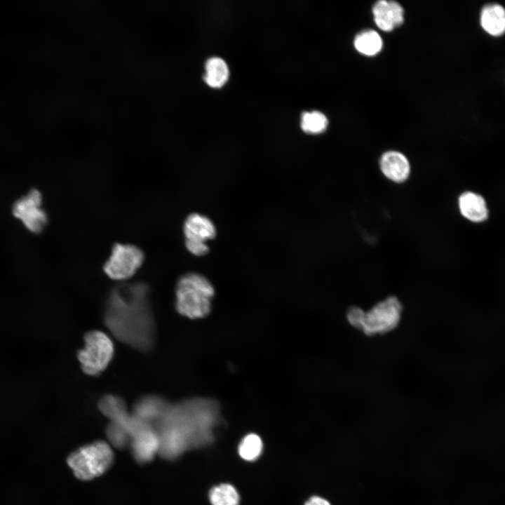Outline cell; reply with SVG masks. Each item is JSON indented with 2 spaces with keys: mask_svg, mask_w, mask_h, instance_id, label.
<instances>
[{
  "mask_svg": "<svg viewBox=\"0 0 505 505\" xmlns=\"http://www.w3.org/2000/svg\"><path fill=\"white\" fill-rule=\"evenodd\" d=\"M105 321L119 340L141 351L151 349L156 330L148 287L136 283L114 288L107 299Z\"/></svg>",
  "mask_w": 505,
  "mask_h": 505,
  "instance_id": "1",
  "label": "cell"
},
{
  "mask_svg": "<svg viewBox=\"0 0 505 505\" xmlns=\"http://www.w3.org/2000/svg\"><path fill=\"white\" fill-rule=\"evenodd\" d=\"M114 453L109 445L99 440L80 447L67 459L76 478L89 480L104 473L112 464Z\"/></svg>",
  "mask_w": 505,
  "mask_h": 505,
  "instance_id": "4",
  "label": "cell"
},
{
  "mask_svg": "<svg viewBox=\"0 0 505 505\" xmlns=\"http://www.w3.org/2000/svg\"><path fill=\"white\" fill-rule=\"evenodd\" d=\"M41 202L40 192L32 189L13 205L14 216L20 219L25 226L34 233L41 232L47 223L46 214L41 208Z\"/></svg>",
  "mask_w": 505,
  "mask_h": 505,
  "instance_id": "9",
  "label": "cell"
},
{
  "mask_svg": "<svg viewBox=\"0 0 505 505\" xmlns=\"http://www.w3.org/2000/svg\"><path fill=\"white\" fill-rule=\"evenodd\" d=\"M458 203L459 210L465 218L474 222H480L487 218L488 211L481 196L466 191L459 196Z\"/></svg>",
  "mask_w": 505,
  "mask_h": 505,
  "instance_id": "15",
  "label": "cell"
},
{
  "mask_svg": "<svg viewBox=\"0 0 505 505\" xmlns=\"http://www.w3.org/2000/svg\"><path fill=\"white\" fill-rule=\"evenodd\" d=\"M175 295L177 311L189 318H199L210 310L214 288L205 276L190 272L180 278Z\"/></svg>",
  "mask_w": 505,
  "mask_h": 505,
  "instance_id": "3",
  "label": "cell"
},
{
  "mask_svg": "<svg viewBox=\"0 0 505 505\" xmlns=\"http://www.w3.org/2000/svg\"><path fill=\"white\" fill-rule=\"evenodd\" d=\"M106 433L110 443L116 447H123L130 442L127 431L116 423L112 422L107 428Z\"/></svg>",
  "mask_w": 505,
  "mask_h": 505,
  "instance_id": "22",
  "label": "cell"
},
{
  "mask_svg": "<svg viewBox=\"0 0 505 505\" xmlns=\"http://www.w3.org/2000/svg\"><path fill=\"white\" fill-rule=\"evenodd\" d=\"M144 259L143 252L131 244L116 243L104 264L105 274L111 278L126 280L140 269Z\"/></svg>",
  "mask_w": 505,
  "mask_h": 505,
  "instance_id": "7",
  "label": "cell"
},
{
  "mask_svg": "<svg viewBox=\"0 0 505 505\" xmlns=\"http://www.w3.org/2000/svg\"><path fill=\"white\" fill-rule=\"evenodd\" d=\"M84 346L79 350L78 358L82 370L89 375H97L112 358L114 344L107 335L93 330L86 334Z\"/></svg>",
  "mask_w": 505,
  "mask_h": 505,
  "instance_id": "6",
  "label": "cell"
},
{
  "mask_svg": "<svg viewBox=\"0 0 505 505\" xmlns=\"http://www.w3.org/2000/svg\"><path fill=\"white\" fill-rule=\"evenodd\" d=\"M328 125L326 116L321 112H304L302 116V129L309 133L318 134L324 131Z\"/></svg>",
  "mask_w": 505,
  "mask_h": 505,
  "instance_id": "21",
  "label": "cell"
},
{
  "mask_svg": "<svg viewBox=\"0 0 505 505\" xmlns=\"http://www.w3.org/2000/svg\"><path fill=\"white\" fill-rule=\"evenodd\" d=\"M206 75L204 79L211 87L222 86L229 77V69L226 62L220 58L213 57L206 63Z\"/></svg>",
  "mask_w": 505,
  "mask_h": 505,
  "instance_id": "17",
  "label": "cell"
},
{
  "mask_svg": "<svg viewBox=\"0 0 505 505\" xmlns=\"http://www.w3.org/2000/svg\"><path fill=\"white\" fill-rule=\"evenodd\" d=\"M185 245L189 252L201 256L208 252L206 242L215 238L216 229L206 216L191 213L185 220L183 227Z\"/></svg>",
  "mask_w": 505,
  "mask_h": 505,
  "instance_id": "8",
  "label": "cell"
},
{
  "mask_svg": "<svg viewBox=\"0 0 505 505\" xmlns=\"http://www.w3.org/2000/svg\"><path fill=\"white\" fill-rule=\"evenodd\" d=\"M215 413L214 403L206 400L169 405L154 426L160 438L159 454L173 459L189 447L201 444L208 438V429L214 423Z\"/></svg>",
  "mask_w": 505,
  "mask_h": 505,
  "instance_id": "2",
  "label": "cell"
},
{
  "mask_svg": "<svg viewBox=\"0 0 505 505\" xmlns=\"http://www.w3.org/2000/svg\"><path fill=\"white\" fill-rule=\"evenodd\" d=\"M382 39L374 30L360 32L354 39V46L361 53L372 56L377 54L382 48Z\"/></svg>",
  "mask_w": 505,
  "mask_h": 505,
  "instance_id": "18",
  "label": "cell"
},
{
  "mask_svg": "<svg viewBox=\"0 0 505 505\" xmlns=\"http://www.w3.org/2000/svg\"><path fill=\"white\" fill-rule=\"evenodd\" d=\"M100 411L112 422L126 428L131 419L132 415L127 412L124 401L119 397L107 395L102 398L99 403Z\"/></svg>",
  "mask_w": 505,
  "mask_h": 505,
  "instance_id": "16",
  "label": "cell"
},
{
  "mask_svg": "<svg viewBox=\"0 0 505 505\" xmlns=\"http://www.w3.org/2000/svg\"><path fill=\"white\" fill-rule=\"evenodd\" d=\"M209 497L213 505H238L239 501L238 492L229 484H221L213 487Z\"/></svg>",
  "mask_w": 505,
  "mask_h": 505,
  "instance_id": "19",
  "label": "cell"
},
{
  "mask_svg": "<svg viewBox=\"0 0 505 505\" xmlns=\"http://www.w3.org/2000/svg\"><path fill=\"white\" fill-rule=\"evenodd\" d=\"M379 168L388 180L396 183H402L407 180L411 170L407 157L397 151L384 153L379 160Z\"/></svg>",
  "mask_w": 505,
  "mask_h": 505,
  "instance_id": "11",
  "label": "cell"
},
{
  "mask_svg": "<svg viewBox=\"0 0 505 505\" xmlns=\"http://www.w3.org/2000/svg\"><path fill=\"white\" fill-rule=\"evenodd\" d=\"M168 405L159 396H144L135 403L133 415L146 423L156 424L162 418Z\"/></svg>",
  "mask_w": 505,
  "mask_h": 505,
  "instance_id": "13",
  "label": "cell"
},
{
  "mask_svg": "<svg viewBox=\"0 0 505 505\" xmlns=\"http://www.w3.org/2000/svg\"><path fill=\"white\" fill-rule=\"evenodd\" d=\"M133 455L139 463L151 461L159 452L160 438L154 426H148L135 434L130 440Z\"/></svg>",
  "mask_w": 505,
  "mask_h": 505,
  "instance_id": "10",
  "label": "cell"
},
{
  "mask_svg": "<svg viewBox=\"0 0 505 505\" xmlns=\"http://www.w3.org/2000/svg\"><path fill=\"white\" fill-rule=\"evenodd\" d=\"M305 505H330V503L325 499L319 497H313L309 499Z\"/></svg>",
  "mask_w": 505,
  "mask_h": 505,
  "instance_id": "24",
  "label": "cell"
},
{
  "mask_svg": "<svg viewBox=\"0 0 505 505\" xmlns=\"http://www.w3.org/2000/svg\"><path fill=\"white\" fill-rule=\"evenodd\" d=\"M480 24L483 29L492 36L505 33V8L498 4H488L481 10Z\"/></svg>",
  "mask_w": 505,
  "mask_h": 505,
  "instance_id": "14",
  "label": "cell"
},
{
  "mask_svg": "<svg viewBox=\"0 0 505 505\" xmlns=\"http://www.w3.org/2000/svg\"><path fill=\"white\" fill-rule=\"evenodd\" d=\"M376 25L384 32H389L403 22L404 11L396 1L380 0L372 8Z\"/></svg>",
  "mask_w": 505,
  "mask_h": 505,
  "instance_id": "12",
  "label": "cell"
},
{
  "mask_svg": "<svg viewBox=\"0 0 505 505\" xmlns=\"http://www.w3.org/2000/svg\"><path fill=\"white\" fill-rule=\"evenodd\" d=\"M363 311V309L357 306H352L347 309L345 314L346 321L348 324L358 331H359L361 327Z\"/></svg>",
  "mask_w": 505,
  "mask_h": 505,
  "instance_id": "23",
  "label": "cell"
},
{
  "mask_svg": "<svg viewBox=\"0 0 505 505\" xmlns=\"http://www.w3.org/2000/svg\"><path fill=\"white\" fill-rule=\"evenodd\" d=\"M262 450L261 438L255 433L247 435L238 446V453L245 460L252 461L256 459Z\"/></svg>",
  "mask_w": 505,
  "mask_h": 505,
  "instance_id": "20",
  "label": "cell"
},
{
  "mask_svg": "<svg viewBox=\"0 0 505 505\" xmlns=\"http://www.w3.org/2000/svg\"><path fill=\"white\" fill-rule=\"evenodd\" d=\"M403 314L400 299L393 295L388 296L369 309H364L359 331L368 337L389 334L398 327Z\"/></svg>",
  "mask_w": 505,
  "mask_h": 505,
  "instance_id": "5",
  "label": "cell"
}]
</instances>
